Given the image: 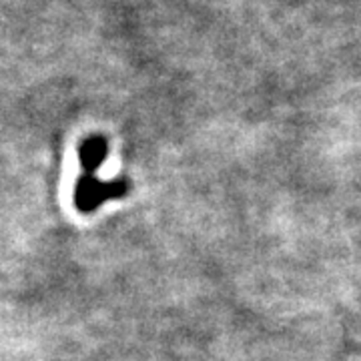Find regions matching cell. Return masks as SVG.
<instances>
[{
	"label": "cell",
	"instance_id": "6da1fadb",
	"mask_svg": "<svg viewBox=\"0 0 361 361\" xmlns=\"http://www.w3.org/2000/svg\"><path fill=\"white\" fill-rule=\"evenodd\" d=\"M127 183L125 180H106L97 179L94 175H82L77 183L75 191V205L82 213H90L103 205L104 201L113 197H123L127 193Z\"/></svg>",
	"mask_w": 361,
	"mask_h": 361
},
{
	"label": "cell",
	"instance_id": "7a4b0ae2",
	"mask_svg": "<svg viewBox=\"0 0 361 361\" xmlns=\"http://www.w3.org/2000/svg\"><path fill=\"white\" fill-rule=\"evenodd\" d=\"M106 141L103 137L87 139L80 147V165L85 169V175H94V171L103 165L106 159Z\"/></svg>",
	"mask_w": 361,
	"mask_h": 361
}]
</instances>
